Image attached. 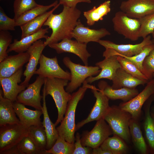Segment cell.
Wrapping results in <instances>:
<instances>
[{
  "label": "cell",
  "instance_id": "6da1fadb",
  "mask_svg": "<svg viewBox=\"0 0 154 154\" xmlns=\"http://www.w3.org/2000/svg\"><path fill=\"white\" fill-rule=\"evenodd\" d=\"M81 13L76 7L63 6L60 13L51 14L43 25L52 30L50 35L44 41L45 46L58 42L65 38H72V33L78 23Z\"/></svg>",
  "mask_w": 154,
  "mask_h": 154
},
{
  "label": "cell",
  "instance_id": "7a4b0ae2",
  "mask_svg": "<svg viewBox=\"0 0 154 154\" xmlns=\"http://www.w3.org/2000/svg\"><path fill=\"white\" fill-rule=\"evenodd\" d=\"M91 86L85 81L82 87L72 94L64 117L60 125L56 128L59 135L69 143H74L75 141V114L77 105L83 98L87 89H90Z\"/></svg>",
  "mask_w": 154,
  "mask_h": 154
},
{
  "label": "cell",
  "instance_id": "3957f363",
  "mask_svg": "<svg viewBox=\"0 0 154 154\" xmlns=\"http://www.w3.org/2000/svg\"><path fill=\"white\" fill-rule=\"evenodd\" d=\"M69 81L62 78H45L44 87L46 96L50 95L52 97L58 110V117L54 123L56 126L63 119L71 97L72 95L64 89Z\"/></svg>",
  "mask_w": 154,
  "mask_h": 154
},
{
  "label": "cell",
  "instance_id": "277c9868",
  "mask_svg": "<svg viewBox=\"0 0 154 154\" xmlns=\"http://www.w3.org/2000/svg\"><path fill=\"white\" fill-rule=\"evenodd\" d=\"M131 115L119 106H110L104 119L112 129L113 134L124 141L129 142L130 139L129 124Z\"/></svg>",
  "mask_w": 154,
  "mask_h": 154
},
{
  "label": "cell",
  "instance_id": "5b68a950",
  "mask_svg": "<svg viewBox=\"0 0 154 154\" xmlns=\"http://www.w3.org/2000/svg\"><path fill=\"white\" fill-rule=\"evenodd\" d=\"M62 61L70 72L71 79L65 90L69 93L72 92L80 87L87 78L98 74L101 71L97 66H83L76 64L67 56L64 57Z\"/></svg>",
  "mask_w": 154,
  "mask_h": 154
},
{
  "label": "cell",
  "instance_id": "8992f818",
  "mask_svg": "<svg viewBox=\"0 0 154 154\" xmlns=\"http://www.w3.org/2000/svg\"><path fill=\"white\" fill-rule=\"evenodd\" d=\"M140 43L133 44H117L108 40H100L98 43L106 48L103 56L104 57L117 55L131 57L138 54L145 46L153 43L150 35L143 38Z\"/></svg>",
  "mask_w": 154,
  "mask_h": 154
},
{
  "label": "cell",
  "instance_id": "52a82bcc",
  "mask_svg": "<svg viewBox=\"0 0 154 154\" xmlns=\"http://www.w3.org/2000/svg\"><path fill=\"white\" fill-rule=\"evenodd\" d=\"M112 21L115 31L125 38L135 41L140 38L141 24L139 19L129 17L121 11L116 13Z\"/></svg>",
  "mask_w": 154,
  "mask_h": 154
},
{
  "label": "cell",
  "instance_id": "ba28073f",
  "mask_svg": "<svg viewBox=\"0 0 154 154\" xmlns=\"http://www.w3.org/2000/svg\"><path fill=\"white\" fill-rule=\"evenodd\" d=\"M28 128L21 123L0 127V154L16 146L28 135Z\"/></svg>",
  "mask_w": 154,
  "mask_h": 154
},
{
  "label": "cell",
  "instance_id": "9c48e42d",
  "mask_svg": "<svg viewBox=\"0 0 154 154\" xmlns=\"http://www.w3.org/2000/svg\"><path fill=\"white\" fill-rule=\"evenodd\" d=\"M113 134L109 125L104 119L97 121L92 129L90 131L83 132L80 138L83 146L92 149L100 146L103 142Z\"/></svg>",
  "mask_w": 154,
  "mask_h": 154
},
{
  "label": "cell",
  "instance_id": "30bf717a",
  "mask_svg": "<svg viewBox=\"0 0 154 154\" xmlns=\"http://www.w3.org/2000/svg\"><path fill=\"white\" fill-rule=\"evenodd\" d=\"M90 89L96 98L95 103L88 117L76 125V131L88 123L104 119L110 107L109 99L101 90L93 85H91Z\"/></svg>",
  "mask_w": 154,
  "mask_h": 154
},
{
  "label": "cell",
  "instance_id": "8fae6325",
  "mask_svg": "<svg viewBox=\"0 0 154 154\" xmlns=\"http://www.w3.org/2000/svg\"><path fill=\"white\" fill-rule=\"evenodd\" d=\"M45 80V78L38 76L33 83L29 85L26 89L18 94L16 101L36 110H42L41 101L43 96L40 95V91Z\"/></svg>",
  "mask_w": 154,
  "mask_h": 154
},
{
  "label": "cell",
  "instance_id": "7c38bea8",
  "mask_svg": "<svg viewBox=\"0 0 154 154\" xmlns=\"http://www.w3.org/2000/svg\"><path fill=\"white\" fill-rule=\"evenodd\" d=\"M154 94V80L152 78L141 92L129 101L121 103L119 106L129 113L132 118L137 120L141 114L143 105Z\"/></svg>",
  "mask_w": 154,
  "mask_h": 154
},
{
  "label": "cell",
  "instance_id": "4fadbf2b",
  "mask_svg": "<svg viewBox=\"0 0 154 154\" xmlns=\"http://www.w3.org/2000/svg\"><path fill=\"white\" fill-rule=\"evenodd\" d=\"M39 63V68L35 74L44 78H58L70 80V73L64 70L60 67L56 56L49 58L42 54Z\"/></svg>",
  "mask_w": 154,
  "mask_h": 154
},
{
  "label": "cell",
  "instance_id": "5bb4252c",
  "mask_svg": "<svg viewBox=\"0 0 154 154\" xmlns=\"http://www.w3.org/2000/svg\"><path fill=\"white\" fill-rule=\"evenodd\" d=\"M119 8L129 17L139 19L154 13V0H127Z\"/></svg>",
  "mask_w": 154,
  "mask_h": 154
},
{
  "label": "cell",
  "instance_id": "9a60e30c",
  "mask_svg": "<svg viewBox=\"0 0 154 154\" xmlns=\"http://www.w3.org/2000/svg\"><path fill=\"white\" fill-rule=\"evenodd\" d=\"M87 44L76 40L65 38L59 42L51 44L48 46L55 50L58 54L68 52L76 55L81 59L85 65L88 66V59L91 55L87 50Z\"/></svg>",
  "mask_w": 154,
  "mask_h": 154
},
{
  "label": "cell",
  "instance_id": "2e32d148",
  "mask_svg": "<svg viewBox=\"0 0 154 154\" xmlns=\"http://www.w3.org/2000/svg\"><path fill=\"white\" fill-rule=\"evenodd\" d=\"M23 74L22 68L9 77L0 78V85L4 98L13 102L17 101L18 94L26 87L24 86L18 84L21 82Z\"/></svg>",
  "mask_w": 154,
  "mask_h": 154
},
{
  "label": "cell",
  "instance_id": "e0dca14e",
  "mask_svg": "<svg viewBox=\"0 0 154 154\" xmlns=\"http://www.w3.org/2000/svg\"><path fill=\"white\" fill-rule=\"evenodd\" d=\"M46 46L44 42L41 39L34 43L27 51L30 55V58L23 75L25 79L20 84L27 87L29 82L37 70V66L42 54V52Z\"/></svg>",
  "mask_w": 154,
  "mask_h": 154
},
{
  "label": "cell",
  "instance_id": "ac0fdd59",
  "mask_svg": "<svg viewBox=\"0 0 154 154\" xmlns=\"http://www.w3.org/2000/svg\"><path fill=\"white\" fill-rule=\"evenodd\" d=\"M110 35V33L105 28L95 29L85 27L78 20L72 33V36L78 42L87 44L90 42L98 43L101 38Z\"/></svg>",
  "mask_w": 154,
  "mask_h": 154
},
{
  "label": "cell",
  "instance_id": "d6986e66",
  "mask_svg": "<svg viewBox=\"0 0 154 154\" xmlns=\"http://www.w3.org/2000/svg\"><path fill=\"white\" fill-rule=\"evenodd\" d=\"M117 56L113 55L105 57L103 60L96 63L95 65L101 69L100 73L95 77L87 78L86 82L92 83L102 79L112 80L114 77L117 69L122 68L117 58Z\"/></svg>",
  "mask_w": 154,
  "mask_h": 154
},
{
  "label": "cell",
  "instance_id": "ffe728a7",
  "mask_svg": "<svg viewBox=\"0 0 154 154\" xmlns=\"http://www.w3.org/2000/svg\"><path fill=\"white\" fill-rule=\"evenodd\" d=\"M30 55L27 52L8 56L0 62V78L9 77L22 68L28 62Z\"/></svg>",
  "mask_w": 154,
  "mask_h": 154
},
{
  "label": "cell",
  "instance_id": "44dd1931",
  "mask_svg": "<svg viewBox=\"0 0 154 154\" xmlns=\"http://www.w3.org/2000/svg\"><path fill=\"white\" fill-rule=\"evenodd\" d=\"M23 104L15 101L13 106L16 115L23 125L28 128L32 126L42 125L40 117L42 111L32 110L26 108Z\"/></svg>",
  "mask_w": 154,
  "mask_h": 154
},
{
  "label": "cell",
  "instance_id": "7402d4cb",
  "mask_svg": "<svg viewBox=\"0 0 154 154\" xmlns=\"http://www.w3.org/2000/svg\"><path fill=\"white\" fill-rule=\"evenodd\" d=\"M98 86L109 99L112 100L119 99L125 102L129 101L139 94L138 90L135 88H123L114 89L104 80H101L98 82Z\"/></svg>",
  "mask_w": 154,
  "mask_h": 154
},
{
  "label": "cell",
  "instance_id": "603a6c76",
  "mask_svg": "<svg viewBox=\"0 0 154 154\" xmlns=\"http://www.w3.org/2000/svg\"><path fill=\"white\" fill-rule=\"evenodd\" d=\"M48 28H42L37 32L28 35L18 40L15 39L10 45L7 53L14 51L18 53L26 52L29 47L36 41L44 38L47 39L49 36L46 34L48 33Z\"/></svg>",
  "mask_w": 154,
  "mask_h": 154
},
{
  "label": "cell",
  "instance_id": "cb8c5ba5",
  "mask_svg": "<svg viewBox=\"0 0 154 154\" xmlns=\"http://www.w3.org/2000/svg\"><path fill=\"white\" fill-rule=\"evenodd\" d=\"M13 106V102L4 98L3 91H0V127L7 124L21 123L16 116Z\"/></svg>",
  "mask_w": 154,
  "mask_h": 154
},
{
  "label": "cell",
  "instance_id": "d4e9b609",
  "mask_svg": "<svg viewBox=\"0 0 154 154\" xmlns=\"http://www.w3.org/2000/svg\"><path fill=\"white\" fill-rule=\"evenodd\" d=\"M112 81L113 84L111 87L115 89L123 88H135L138 86L144 85L149 81L142 80L133 76L126 72L122 68L117 69Z\"/></svg>",
  "mask_w": 154,
  "mask_h": 154
},
{
  "label": "cell",
  "instance_id": "484cf974",
  "mask_svg": "<svg viewBox=\"0 0 154 154\" xmlns=\"http://www.w3.org/2000/svg\"><path fill=\"white\" fill-rule=\"evenodd\" d=\"M43 104L42 111L43 115V120L42 124L44 128L47 137L46 150L50 149L54 144L59 135L56 128V125L50 120L49 117L46 106L45 88L44 87L42 94Z\"/></svg>",
  "mask_w": 154,
  "mask_h": 154
},
{
  "label": "cell",
  "instance_id": "4316f807",
  "mask_svg": "<svg viewBox=\"0 0 154 154\" xmlns=\"http://www.w3.org/2000/svg\"><path fill=\"white\" fill-rule=\"evenodd\" d=\"M2 154H44L28 135L24 137L15 147Z\"/></svg>",
  "mask_w": 154,
  "mask_h": 154
},
{
  "label": "cell",
  "instance_id": "83f0119b",
  "mask_svg": "<svg viewBox=\"0 0 154 154\" xmlns=\"http://www.w3.org/2000/svg\"><path fill=\"white\" fill-rule=\"evenodd\" d=\"M60 4L58 3L51 10L38 16L27 23L20 26L21 30V38L34 33L42 28L50 15L58 7Z\"/></svg>",
  "mask_w": 154,
  "mask_h": 154
},
{
  "label": "cell",
  "instance_id": "f1b7e54d",
  "mask_svg": "<svg viewBox=\"0 0 154 154\" xmlns=\"http://www.w3.org/2000/svg\"><path fill=\"white\" fill-rule=\"evenodd\" d=\"M111 1H105L98 7L94 6L91 9L84 12L83 15L87 20V23L89 26H92L96 22L102 20L103 17L111 11Z\"/></svg>",
  "mask_w": 154,
  "mask_h": 154
},
{
  "label": "cell",
  "instance_id": "f546056e",
  "mask_svg": "<svg viewBox=\"0 0 154 154\" xmlns=\"http://www.w3.org/2000/svg\"><path fill=\"white\" fill-rule=\"evenodd\" d=\"M58 4V1H56L48 5H43L39 4L37 6L25 12L15 19L16 26H20L27 23L46 12L50 8L56 6Z\"/></svg>",
  "mask_w": 154,
  "mask_h": 154
},
{
  "label": "cell",
  "instance_id": "4dcf8cb0",
  "mask_svg": "<svg viewBox=\"0 0 154 154\" xmlns=\"http://www.w3.org/2000/svg\"><path fill=\"white\" fill-rule=\"evenodd\" d=\"M131 118L129 124V131L133 143L137 150L141 154L147 153V147L143 136L140 127L136 121Z\"/></svg>",
  "mask_w": 154,
  "mask_h": 154
},
{
  "label": "cell",
  "instance_id": "1f68e13d",
  "mask_svg": "<svg viewBox=\"0 0 154 154\" xmlns=\"http://www.w3.org/2000/svg\"><path fill=\"white\" fill-rule=\"evenodd\" d=\"M122 139L114 135L112 137H108L100 145L102 149L110 151L112 154L125 153L127 147Z\"/></svg>",
  "mask_w": 154,
  "mask_h": 154
},
{
  "label": "cell",
  "instance_id": "d6a6232c",
  "mask_svg": "<svg viewBox=\"0 0 154 154\" xmlns=\"http://www.w3.org/2000/svg\"><path fill=\"white\" fill-rule=\"evenodd\" d=\"M28 135L37 146L45 154L47 144V137L42 125L29 127L28 128Z\"/></svg>",
  "mask_w": 154,
  "mask_h": 154
},
{
  "label": "cell",
  "instance_id": "836d02e7",
  "mask_svg": "<svg viewBox=\"0 0 154 154\" xmlns=\"http://www.w3.org/2000/svg\"><path fill=\"white\" fill-rule=\"evenodd\" d=\"M153 99L150 100L145 110L144 128L147 139L151 148L154 150V119L150 113Z\"/></svg>",
  "mask_w": 154,
  "mask_h": 154
},
{
  "label": "cell",
  "instance_id": "e575fe53",
  "mask_svg": "<svg viewBox=\"0 0 154 154\" xmlns=\"http://www.w3.org/2000/svg\"><path fill=\"white\" fill-rule=\"evenodd\" d=\"M74 149V143L66 141L59 135L52 147L46 150L45 154H73Z\"/></svg>",
  "mask_w": 154,
  "mask_h": 154
},
{
  "label": "cell",
  "instance_id": "d590c367",
  "mask_svg": "<svg viewBox=\"0 0 154 154\" xmlns=\"http://www.w3.org/2000/svg\"><path fill=\"white\" fill-rule=\"evenodd\" d=\"M117 58L122 68L127 73L139 79L149 81L146 76L129 59L119 56H117Z\"/></svg>",
  "mask_w": 154,
  "mask_h": 154
},
{
  "label": "cell",
  "instance_id": "8d00e7d4",
  "mask_svg": "<svg viewBox=\"0 0 154 154\" xmlns=\"http://www.w3.org/2000/svg\"><path fill=\"white\" fill-rule=\"evenodd\" d=\"M35 0H15L13 3L14 19L18 18L27 11L37 6Z\"/></svg>",
  "mask_w": 154,
  "mask_h": 154
},
{
  "label": "cell",
  "instance_id": "74e56055",
  "mask_svg": "<svg viewBox=\"0 0 154 154\" xmlns=\"http://www.w3.org/2000/svg\"><path fill=\"white\" fill-rule=\"evenodd\" d=\"M139 19L141 24L139 37L144 38L151 34L154 30V13Z\"/></svg>",
  "mask_w": 154,
  "mask_h": 154
},
{
  "label": "cell",
  "instance_id": "f35d334b",
  "mask_svg": "<svg viewBox=\"0 0 154 154\" xmlns=\"http://www.w3.org/2000/svg\"><path fill=\"white\" fill-rule=\"evenodd\" d=\"M153 48V43L144 46L141 51L139 54L131 57H124L128 59L133 62L143 73V63L146 58L148 56Z\"/></svg>",
  "mask_w": 154,
  "mask_h": 154
},
{
  "label": "cell",
  "instance_id": "ab89813d",
  "mask_svg": "<svg viewBox=\"0 0 154 154\" xmlns=\"http://www.w3.org/2000/svg\"><path fill=\"white\" fill-rule=\"evenodd\" d=\"M13 37L8 31H0V62L8 56L7 52Z\"/></svg>",
  "mask_w": 154,
  "mask_h": 154
},
{
  "label": "cell",
  "instance_id": "60d3db41",
  "mask_svg": "<svg viewBox=\"0 0 154 154\" xmlns=\"http://www.w3.org/2000/svg\"><path fill=\"white\" fill-rule=\"evenodd\" d=\"M153 41V48L146 57L143 63V73L149 80L153 78V74L154 73V40Z\"/></svg>",
  "mask_w": 154,
  "mask_h": 154
},
{
  "label": "cell",
  "instance_id": "b9f144b4",
  "mask_svg": "<svg viewBox=\"0 0 154 154\" xmlns=\"http://www.w3.org/2000/svg\"><path fill=\"white\" fill-rule=\"evenodd\" d=\"M16 27L15 19L8 17L0 6V31H14Z\"/></svg>",
  "mask_w": 154,
  "mask_h": 154
},
{
  "label": "cell",
  "instance_id": "7bdbcfd3",
  "mask_svg": "<svg viewBox=\"0 0 154 154\" xmlns=\"http://www.w3.org/2000/svg\"><path fill=\"white\" fill-rule=\"evenodd\" d=\"M80 138V133H77L75 136L74 149L73 154H92L93 149L88 147L83 146L81 143Z\"/></svg>",
  "mask_w": 154,
  "mask_h": 154
},
{
  "label": "cell",
  "instance_id": "ee69618b",
  "mask_svg": "<svg viewBox=\"0 0 154 154\" xmlns=\"http://www.w3.org/2000/svg\"><path fill=\"white\" fill-rule=\"evenodd\" d=\"M84 2L88 3H91V0H59V3L70 7H76L77 4L79 3Z\"/></svg>",
  "mask_w": 154,
  "mask_h": 154
},
{
  "label": "cell",
  "instance_id": "f6af8a7d",
  "mask_svg": "<svg viewBox=\"0 0 154 154\" xmlns=\"http://www.w3.org/2000/svg\"><path fill=\"white\" fill-rule=\"evenodd\" d=\"M92 154H112L110 151L102 148L100 146L93 149Z\"/></svg>",
  "mask_w": 154,
  "mask_h": 154
},
{
  "label": "cell",
  "instance_id": "bcb514c9",
  "mask_svg": "<svg viewBox=\"0 0 154 154\" xmlns=\"http://www.w3.org/2000/svg\"><path fill=\"white\" fill-rule=\"evenodd\" d=\"M151 34H152V37L153 39V40H154V30H153V32L151 33Z\"/></svg>",
  "mask_w": 154,
  "mask_h": 154
},
{
  "label": "cell",
  "instance_id": "7dc6e473",
  "mask_svg": "<svg viewBox=\"0 0 154 154\" xmlns=\"http://www.w3.org/2000/svg\"><path fill=\"white\" fill-rule=\"evenodd\" d=\"M152 77H153V79L154 80V73H153V74Z\"/></svg>",
  "mask_w": 154,
  "mask_h": 154
},
{
  "label": "cell",
  "instance_id": "c3c4849f",
  "mask_svg": "<svg viewBox=\"0 0 154 154\" xmlns=\"http://www.w3.org/2000/svg\"><path fill=\"white\" fill-rule=\"evenodd\" d=\"M152 117H153V118L154 119V114H152Z\"/></svg>",
  "mask_w": 154,
  "mask_h": 154
},
{
  "label": "cell",
  "instance_id": "681fc988",
  "mask_svg": "<svg viewBox=\"0 0 154 154\" xmlns=\"http://www.w3.org/2000/svg\"></svg>",
  "mask_w": 154,
  "mask_h": 154
},
{
  "label": "cell",
  "instance_id": "f907efd6",
  "mask_svg": "<svg viewBox=\"0 0 154 154\" xmlns=\"http://www.w3.org/2000/svg\"></svg>",
  "mask_w": 154,
  "mask_h": 154
}]
</instances>
